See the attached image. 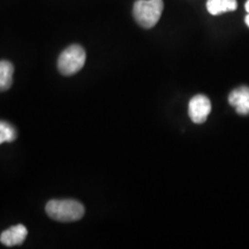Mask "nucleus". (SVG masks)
Returning <instances> with one entry per match:
<instances>
[{"mask_svg": "<svg viewBox=\"0 0 249 249\" xmlns=\"http://www.w3.org/2000/svg\"><path fill=\"white\" fill-rule=\"evenodd\" d=\"M46 213L57 222L68 223L80 220L85 214V207L75 200H51L45 207Z\"/></svg>", "mask_w": 249, "mask_h": 249, "instance_id": "f257e3e1", "label": "nucleus"}, {"mask_svg": "<svg viewBox=\"0 0 249 249\" xmlns=\"http://www.w3.org/2000/svg\"><path fill=\"white\" fill-rule=\"evenodd\" d=\"M163 9V0H138L134 4L133 15L140 26L150 29L160 21Z\"/></svg>", "mask_w": 249, "mask_h": 249, "instance_id": "f03ea898", "label": "nucleus"}, {"mask_svg": "<svg viewBox=\"0 0 249 249\" xmlns=\"http://www.w3.org/2000/svg\"><path fill=\"white\" fill-rule=\"evenodd\" d=\"M86 62V51L80 45H71L58 58V70L62 75L70 76L82 70Z\"/></svg>", "mask_w": 249, "mask_h": 249, "instance_id": "7ed1b4c3", "label": "nucleus"}, {"mask_svg": "<svg viewBox=\"0 0 249 249\" xmlns=\"http://www.w3.org/2000/svg\"><path fill=\"white\" fill-rule=\"evenodd\" d=\"M211 112L210 99L204 95H196L191 99L188 113L193 123L203 124Z\"/></svg>", "mask_w": 249, "mask_h": 249, "instance_id": "20e7f679", "label": "nucleus"}, {"mask_svg": "<svg viewBox=\"0 0 249 249\" xmlns=\"http://www.w3.org/2000/svg\"><path fill=\"white\" fill-rule=\"evenodd\" d=\"M229 103L235 108L236 113L249 116V87L235 88L229 96Z\"/></svg>", "mask_w": 249, "mask_h": 249, "instance_id": "39448f33", "label": "nucleus"}, {"mask_svg": "<svg viewBox=\"0 0 249 249\" xmlns=\"http://www.w3.org/2000/svg\"><path fill=\"white\" fill-rule=\"evenodd\" d=\"M27 235L28 231L26 226L18 224V225L9 227L8 230L2 232L1 235H0V242H1L2 245L7 246V247H13V246H18L23 244Z\"/></svg>", "mask_w": 249, "mask_h": 249, "instance_id": "423d86ee", "label": "nucleus"}, {"mask_svg": "<svg viewBox=\"0 0 249 249\" xmlns=\"http://www.w3.org/2000/svg\"><path fill=\"white\" fill-rule=\"evenodd\" d=\"M236 0H208L207 9L211 15H219L236 9Z\"/></svg>", "mask_w": 249, "mask_h": 249, "instance_id": "0eeeda50", "label": "nucleus"}, {"mask_svg": "<svg viewBox=\"0 0 249 249\" xmlns=\"http://www.w3.org/2000/svg\"><path fill=\"white\" fill-rule=\"evenodd\" d=\"M14 67L7 60L0 61V91H6L13 83Z\"/></svg>", "mask_w": 249, "mask_h": 249, "instance_id": "6e6552de", "label": "nucleus"}, {"mask_svg": "<svg viewBox=\"0 0 249 249\" xmlns=\"http://www.w3.org/2000/svg\"><path fill=\"white\" fill-rule=\"evenodd\" d=\"M17 139V130L11 124L0 121V144L5 142H13Z\"/></svg>", "mask_w": 249, "mask_h": 249, "instance_id": "1a4fd4ad", "label": "nucleus"}, {"mask_svg": "<svg viewBox=\"0 0 249 249\" xmlns=\"http://www.w3.org/2000/svg\"><path fill=\"white\" fill-rule=\"evenodd\" d=\"M245 8H246V11H247V12H248V13H249V0H247V1H246Z\"/></svg>", "mask_w": 249, "mask_h": 249, "instance_id": "9d476101", "label": "nucleus"}, {"mask_svg": "<svg viewBox=\"0 0 249 249\" xmlns=\"http://www.w3.org/2000/svg\"><path fill=\"white\" fill-rule=\"evenodd\" d=\"M245 21H246V24H247V26L249 27V13H248V15H247V17H246V18H245Z\"/></svg>", "mask_w": 249, "mask_h": 249, "instance_id": "9b49d317", "label": "nucleus"}]
</instances>
